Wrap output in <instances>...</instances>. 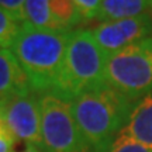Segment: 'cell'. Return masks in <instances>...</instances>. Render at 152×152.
Wrapping results in <instances>:
<instances>
[{"instance_id": "9", "label": "cell", "mask_w": 152, "mask_h": 152, "mask_svg": "<svg viewBox=\"0 0 152 152\" xmlns=\"http://www.w3.org/2000/svg\"><path fill=\"white\" fill-rule=\"evenodd\" d=\"M33 90L27 75L10 49H0V99Z\"/></svg>"}, {"instance_id": "13", "label": "cell", "mask_w": 152, "mask_h": 152, "mask_svg": "<svg viewBox=\"0 0 152 152\" xmlns=\"http://www.w3.org/2000/svg\"><path fill=\"white\" fill-rule=\"evenodd\" d=\"M23 23L0 7V49H9L13 45Z\"/></svg>"}, {"instance_id": "12", "label": "cell", "mask_w": 152, "mask_h": 152, "mask_svg": "<svg viewBox=\"0 0 152 152\" xmlns=\"http://www.w3.org/2000/svg\"><path fill=\"white\" fill-rule=\"evenodd\" d=\"M23 24L34 28L58 30L49 11V0H26L23 9Z\"/></svg>"}, {"instance_id": "17", "label": "cell", "mask_w": 152, "mask_h": 152, "mask_svg": "<svg viewBox=\"0 0 152 152\" xmlns=\"http://www.w3.org/2000/svg\"><path fill=\"white\" fill-rule=\"evenodd\" d=\"M26 4V0H0V7H3L10 14L18 18L23 23V9Z\"/></svg>"}, {"instance_id": "18", "label": "cell", "mask_w": 152, "mask_h": 152, "mask_svg": "<svg viewBox=\"0 0 152 152\" xmlns=\"http://www.w3.org/2000/svg\"><path fill=\"white\" fill-rule=\"evenodd\" d=\"M20 152H45L42 144H34V142H26L24 148Z\"/></svg>"}, {"instance_id": "15", "label": "cell", "mask_w": 152, "mask_h": 152, "mask_svg": "<svg viewBox=\"0 0 152 152\" xmlns=\"http://www.w3.org/2000/svg\"><path fill=\"white\" fill-rule=\"evenodd\" d=\"M73 1L82 13L85 21H89L93 18H97L99 10H100L103 0H73Z\"/></svg>"}, {"instance_id": "11", "label": "cell", "mask_w": 152, "mask_h": 152, "mask_svg": "<svg viewBox=\"0 0 152 152\" xmlns=\"http://www.w3.org/2000/svg\"><path fill=\"white\" fill-rule=\"evenodd\" d=\"M49 11L55 26L61 31H73L85 21L73 0H49Z\"/></svg>"}, {"instance_id": "10", "label": "cell", "mask_w": 152, "mask_h": 152, "mask_svg": "<svg viewBox=\"0 0 152 152\" xmlns=\"http://www.w3.org/2000/svg\"><path fill=\"white\" fill-rule=\"evenodd\" d=\"M147 9H152V0H103L97 18L99 21H113L144 14Z\"/></svg>"}, {"instance_id": "7", "label": "cell", "mask_w": 152, "mask_h": 152, "mask_svg": "<svg viewBox=\"0 0 152 152\" xmlns=\"http://www.w3.org/2000/svg\"><path fill=\"white\" fill-rule=\"evenodd\" d=\"M90 31L104 55L110 58L131 44L151 37L152 16L151 13H144L130 18L104 21L90 28Z\"/></svg>"}, {"instance_id": "1", "label": "cell", "mask_w": 152, "mask_h": 152, "mask_svg": "<svg viewBox=\"0 0 152 152\" xmlns=\"http://www.w3.org/2000/svg\"><path fill=\"white\" fill-rule=\"evenodd\" d=\"M135 103L107 83L80 93L72 100L75 121L90 151H109L127 124Z\"/></svg>"}, {"instance_id": "14", "label": "cell", "mask_w": 152, "mask_h": 152, "mask_svg": "<svg viewBox=\"0 0 152 152\" xmlns=\"http://www.w3.org/2000/svg\"><path fill=\"white\" fill-rule=\"evenodd\" d=\"M107 152H152V148L145 147L124 135H118Z\"/></svg>"}, {"instance_id": "8", "label": "cell", "mask_w": 152, "mask_h": 152, "mask_svg": "<svg viewBox=\"0 0 152 152\" xmlns=\"http://www.w3.org/2000/svg\"><path fill=\"white\" fill-rule=\"evenodd\" d=\"M118 135H124L152 148V93L134 104L128 121Z\"/></svg>"}, {"instance_id": "3", "label": "cell", "mask_w": 152, "mask_h": 152, "mask_svg": "<svg viewBox=\"0 0 152 152\" xmlns=\"http://www.w3.org/2000/svg\"><path fill=\"white\" fill-rule=\"evenodd\" d=\"M106 64L107 56L90 30L76 28L71 31L62 76L54 94L72 102L77 94L106 85Z\"/></svg>"}, {"instance_id": "4", "label": "cell", "mask_w": 152, "mask_h": 152, "mask_svg": "<svg viewBox=\"0 0 152 152\" xmlns=\"http://www.w3.org/2000/svg\"><path fill=\"white\" fill-rule=\"evenodd\" d=\"M106 82L125 97L138 102L152 93V35L107 58Z\"/></svg>"}, {"instance_id": "2", "label": "cell", "mask_w": 152, "mask_h": 152, "mask_svg": "<svg viewBox=\"0 0 152 152\" xmlns=\"http://www.w3.org/2000/svg\"><path fill=\"white\" fill-rule=\"evenodd\" d=\"M69 31L44 30L21 24L10 51L14 54L34 92L54 93L59 85Z\"/></svg>"}, {"instance_id": "6", "label": "cell", "mask_w": 152, "mask_h": 152, "mask_svg": "<svg viewBox=\"0 0 152 152\" xmlns=\"http://www.w3.org/2000/svg\"><path fill=\"white\" fill-rule=\"evenodd\" d=\"M0 118L17 140L42 144L38 93H14L0 99Z\"/></svg>"}, {"instance_id": "16", "label": "cell", "mask_w": 152, "mask_h": 152, "mask_svg": "<svg viewBox=\"0 0 152 152\" xmlns=\"http://www.w3.org/2000/svg\"><path fill=\"white\" fill-rule=\"evenodd\" d=\"M17 138L0 118V152H13Z\"/></svg>"}, {"instance_id": "19", "label": "cell", "mask_w": 152, "mask_h": 152, "mask_svg": "<svg viewBox=\"0 0 152 152\" xmlns=\"http://www.w3.org/2000/svg\"><path fill=\"white\" fill-rule=\"evenodd\" d=\"M13 152H14V151H13Z\"/></svg>"}, {"instance_id": "5", "label": "cell", "mask_w": 152, "mask_h": 152, "mask_svg": "<svg viewBox=\"0 0 152 152\" xmlns=\"http://www.w3.org/2000/svg\"><path fill=\"white\" fill-rule=\"evenodd\" d=\"M41 141L45 152H92L76 124L71 102L51 92L38 93Z\"/></svg>"}]
</instances>
